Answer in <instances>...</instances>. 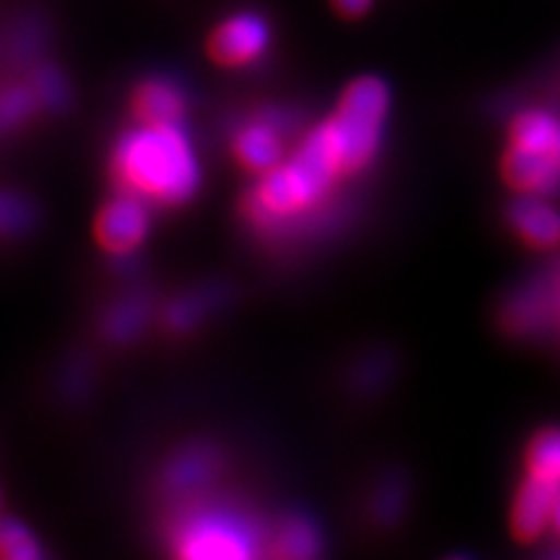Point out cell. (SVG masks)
Returning <instances> with one entry per match:
<instances>
[{
  "mask_svg": "<svg viewBox=\"0 0 560 560\" xmlns=\"http://www.w3.org/2000/svg\"><path fill=\"white\" fill-rule=\"evenodd\" d=\"M43 551L24 523L3 518L0 521V558L3 560H35Z\"/></svg>",
  "mask_w": 560,
  "mask_h": 560,
  "instance_id": "e0dca14e",
  "label": "cell"
},
{
  "mask_svg": "<svg viewBox=\"0 0 560 560\" xmlns=\"http://www.w3.org/2000/svg\"><path fill=\"white\" fill-rule=\"evenodd\" d=\"M33 222V210L12 191H0V236H16L26 232Z\"/></svg>",
  "mask_w": 560,
  "mask_h": 560,
  "instance_id": "ac0fdd59",
  "label": "cell"
},
{
  "mask_svg": "<svg viewBox=\"0 0 560 560\" xmlns=\"http://www.w3.org/2000/svg\"><path fill=\"white\" fill-rule=\"evenodd\" d=\"M560 498V483L528 475L521 483L514 510H512V533L518 541H533L553 516L556 502Z\"/></svg>",
  "mask_w": 560,
  "mask_h": 560,
  "instance_id": "52a82bcc",
  "label": "cell"
},
{
  "mask_svg": "<svg viewBox=\"0 0 560 560\" xmlns=\"http://www.w3.org/2000/svg\"><path fill=\"white\" fill-rule=\"evenodd\" d=\"M551 523H553V528H556V530H558V535H560V498H558V502H556V510H553Z\"/></svg>",
  "mask_w": 560,
  "mask_h": 560,
  "instance_id": "cb8c5ba5",
  "label": "cell"
},
{
  "mask_svg": "<svg viewBox=\"0 0 560 560\" xmlns=\"http://www.w3.org/2000/svg\"><path fill=\"white\" fill-rule=\"evenodd\" d=\"M197 318H199V304L195 300L175 302L173 308L168 311V323L175 329H187Z\"/></svg>",
  "mask_w": 560,
  "mask_h": 560,
  "instance_id": "44dd1931",
  "label": "cell"
},
{
  "mask_svg": "<svg viewBox=\"0 0 560 560\" xmlns=\"http://www.w3.org/2000/svg\"><path fill=\"white\" fill-rule=\"evenodd\" d=\"M390 92L378 78H360L348 86L337 115L318 129L343 175L355 173L372 162L378 150Z\"/></svg>",
  "mask_w": 560,
  "mask_h": 560,
  "instance_id": "3957f363",
  "label": "cell"
},
{
  "mask_svg": "<svg viewBox=\"0 0 560 560\" xmlns=\"http://www.w3.org/2000/svg\"><path fill=\"white\" fill-rule=\"evenodd\" d=\"M528 475L560 483V430L539 432L525 453Z\"/></svg>",
  "mask_w": 560,
  "mask_h": 560,
  "instance_id": "9a60e30c",
  "label": "cell"
},
{
  "mask_svg": "<svg viewBox=\"0 0 560 560\" xmlns=\"http://www.w3.org/2000/svg\"><path fill=\"white\" fill-rule=\"evenodd\" d=\"M115 175L131 195L156 203H183L195 195L201 171L180 125H140L119 140Z\"/></svg>",
  "mask_w": 560,
  "mask_h": 560,
  "instance_id": "6da1fadb",
  "label": "cell"
},
{
  "mask_svg": "<svg viewBox=\"0 0 560 560\" xmlns=\"http://www.w3.org/2000/svg\"><path fill=\"white\" fill-rule=\"evenodd\" d=\"M510 145L547 154L560 164V119L541 110L518 115L512 125Z\"/></svg>",
  "mask_w": 560,
  "mask_h": 560,
  "instance_id": "7c38bea8",
  "label": "cell"
},
{
  "mask_svg": "<svg viewBox=\"0 0 560 560\" xmlns=\"http://www.w3.org/2000/svg\"><path fill=\"white\" fill-rule=\"evenodd\" d=\"M234 150L245 166L267 173L280 164L283 140H280L278 127L271 121H253L236 133Z\"/></svg>",
  "mask_w": 560,
  "mask_h": 560,
  "instance_id": "8fae6325",
  "label": "cell"
},
{
  "mask_svg": "<svg viewBox=\"0 0 560 560\" xmlns=\"http://www.w3.org/2000/svg\"><path fill=\"white\" fill-rule=\"evenodd\" d=\"M341 175L343 171L323 136L313 131L288 164H278L265 173L245 210L261 230L278 232L313 213Z\"/></svg>",
  "mask_w": 560,
  "mask_h": 560,
  "instance_id": "7a4b0ae2",
  "label": "cell"
},
{
  "mask_svg": "<svg viewBox=\"0 0 560 560\" xmlns=\"http://www.w3.org/2000/svg\"><path fill=\"white\" fill-rule=\"evenodd\" d=\"M171 541L175 553L187 560H241L257 553L259 533L232 506L206 504L173 525Z\"/></svg>",
  "mask_w": 560,
  "mask_h": 560,
  "instance_id": "277c9868",
  "label": "cell"
},
{
  "mask_svg": "<svg viewBox=\"0 0 560 560\" xmlns=\"http://www.w3.org/2000/svg\"><path fill=\"white\" fill-rule=\"evenodd\" d=\"M148 230L150 213L145 199L131 195V191L127 197H119L105 206L96 226L101 243L117 255H127L138 248L148 236Z\"/></svg>",
  "mask_w": 560,
  "mask_h": 560,
  "instance_id": "8992f818",
  "label": "cell"
},
{
  "mask_svg": "<svg viewBox=\"0 0 560 560\" xmlns=\"http://www.w3.org/2000/svg\"><path fill=\"white\" fill-rule=\"evenodd\" d=\"M343 16H360L372 8V0H331Z\"/></svg>",
  "mask_w": 560,
  "mask_h": 560,
  "instance_id": "603a6c76",
  "label": "cell"
},
{
  "mask_svg": "<svg viewBox=\"0 0 560 560\" xmlns=\"http://www.w3.org/2000/svg\"><path fill=\"white\" fill-rule=\"evenodd\" d=\"M502 175L525 195H553L560 189V164L547 154L510 145L502 160Z\"/></svg>",
  "mask_w": 560,
  "mask_h": 560,
  "instance_id": "ba28073f",
  "label": "cell"
},
{
  "mask_svg": "<svg viewBox=\"0 0 560 560\" xmlns=\"http://www.w3.org/2000/svg\"><path fill=\"white\" fill-rule=\"evenodd\" d=\"M401 506V498L395 495V488H385L378 498V514L381 518H393Z\"/></svg>",
  "mask_w": 560,
  "mask_h": 560,
  "instance_id": "7402d4cb",
  "label": "cell"
},
{
  "mask_svg": "<svg viewBox=\"0 0 560 560\" xmlns=\"http://www.w3.org/2000/svg\"><path fill=\"white\" fill-rule=\"evenodd\" d=\"M31 90L35 92L38 103L47 105V108H63L70 96L66 80L55 68H40L31 82Z\"/></svg>",
  "mask_w": 560,
  "mask_h": 560,
  "instance_id": "ffe728a7",
  "label": "cell"
},
{
  "mask_svg": "<svg viewBox=\"0 0 560 560\" xmlns=\"http://www.w3.org/2000/svg\"><path fill=\"white\" fill-rule=\"evenodd\" d=\"M215 453L208 448H187L175 455L166 467V483L175 493H189L210 481L215 475Z\"/></svg>",
  "mask_w": 560,
  "mask_h": 560,
  "instance_id": "4fadbf2b",
  "label": "cell"
},
{
  "mask_svg": "<svg viewBox=\"0 0 560 560\" xmlns=\"http://www.w3.org/2000/svg\"><path fill=\"white\" fill-rule=\"evenodd\" d=\"M133 108L145 125H178L185 113V96L175 82L152 78L138 86Z\"/></svg>",
  "mask_w": 560,
  "mask_h": 560,
  "instance_id": "30bf717a",
  "label": "cell"
},
{
  "mask_svg": "<svg viewBox=\"0 0 560 560\" xmlns=\"http://www.w3.org/2000/svg\"><path fill=\"white\" fill-rule=\"evenodd\" d=\"M271 40L267 22L255 12H238L210 35V55L224 66H248L265 55Z\"/></svg>",
  "mask_w": 560,
  "mask_h": 560,
  "instance_id": "5b68a950",
  "label": "cell"
},
{
  "mask_svg": "<svg viewBox=\"0 0 560 560\" xmlns=\"http://www.w3.org/2000/svg\"><path fill=\"white\" fill-rule=\"evenodd\" d=\"M510 222L525 243L537 245V248H551L560 243V213L535 195L512 206Z\"/></svg>",
  "mask_w": 560,
  "mask_h": 560,
  "instance_id": "9c48e42d",
  "label": "cell"
},
{
  "mask_svg": "<svg viewBox=\"0 0 560 560\" xmlns=\"http://www.w3.org/2000/svg\"><path fill=\"white\" fill-rule=\"evenodd\" d=\"M271 553L288 560H306L320 553L318 528L302 516H292L280 523V528L271 541Z\"/></svg>",
  "mask_w": 560,
  "mask_h": 560,
  "instance_id": "5bb4252c",
  "label": "cell"
},
{
  "mask_svg": "<svg viewBox=\"0 0 560 560\" xmlns=\"http://www.w3.org/2000/svg\"><path fill=\"white\" fill-rule=\"evenodd\" d=\"M35 105H38V98H35L31 86H12V90L0 94V129L20 125Z\"/></svg>",
  "mask_w": 560,
  "mask_h": 560,
  "instance_id": "d6986e66",
  "label": "cell"
},
{
  "mask_svg": "<svg viewBox=\"0 0 560 560\" xmlns=\"http://www.w3.org/2000/svg\"><path fill=\"white\" fill-rule=\"evenodd\" d=\"M148 320V304L143 300H127L117 304L108 318H105L103 327L105 335L115 341H129L133 339L140 329H143Z\"/></svg>",
  "mask_w": 560,
  "mask_h": 560,
  "instance_id": "2e32d148",
  "label": "cell"
}]
</instances>
